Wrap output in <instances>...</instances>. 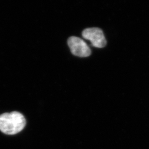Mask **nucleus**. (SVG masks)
<instances>
[{"label":"nucleus","mask_w":149,"mask_h":149,"mask_svg":"<svg viewBox=\"0 0 149 149\" xmlns=\"http://www.w3.org/2000/svg\"><path fill=\"white\" fill-rule=\"evenodd\" d=\"M25 118L21 113L12 111L0 116V130L7 135H15L25 127Z\"/></svg>","instance_id":"1"},{"label":"nucleus","mask_w":149,"mask_h":149,"mask_svg":"<svg viewBox=\"0 0 149 149\" xmlns=\"http://www.w3.org/2000/svg\"><path fill=\"white\" fill-rule=\"evenodd\" d=\"M82 37L91 42L93 47L102 48L106 45V40L103 32L100 29L92 28L85 29L82 33Z\"/></svg>","instance_id":"2"},{"label":"nucleus","mask_w":149,"mask_h":149,"mask_svg":"<svg viewBox=\"0 0 149 149\" xmlns=\"http://www.w3.org/2000/svg\"><path fill=\"white\" fill-rule=\"evenodd\" d=\"M68 45L72 53L79 57H87L90 56L91 51L83 40L77 37H71L68 40Z\"/></svg>","instance_id":"3"}]
</instances>
